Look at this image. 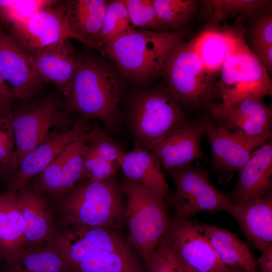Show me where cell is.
I'll return each instance as SVG.
<instances>
[{
	"label": "cell",
	"instance_id": "cell-1",
	"mask_svg": "<svg viewBox=\"0 0 272 272\" xmlns=\"http://www.w3.org/2000/svg\"><path fill=\"white\" fill-rule=\"evenodd\" d=\"M126 80L105 57L80 55L79 64L65 95L69 107L87 119L100 120L110 130L119 121L118 104Z\"/></svg>",
	"mask_w": 272,
	"mask_h": 272
},
{
	"label": "cell",
	"instance_id": "cell-2",
	"mask_svg": "<svg viewBox=\"0 0 272 272\" xmlns=\"http://www.w3.org/2000/svg\"><path fill=\"white\" fill-rule=\"evenodd\" d=\"M181 35L180 31L135 29L108 43L104 51L126 81L141 85L161 74L168 53Z\"/></svg>",
	"mask_w": 272,
	"mask_h": 272
},
{
	"label": "cell",
	"instance_id": "cell-3",
	"mask_svg": "<svg viewBox=\"0 0 272 272\" xmlns=\"http://www.w3.org/2000/svg\"><path fill=\"white\" fill-rule=\"evenodd\" d=\"M123 196L114 175L103 180H82L59 200L60 223L110 229L118 227L124 219Z\"/></svg>",
	"mask_w": 272,
	"mask_h": 272
},
{
	"label": "cell",
	"instance_id": "cell-4",
	"mask_svg": "<svg viewBox=\"0 0 272 272\" xmlns=\"http://www.w3.org/2000/svg\"><path fill=\"white\" fill-rule=\"evenodd\" d=\"M121 186L126 200L124 219L128 228L129 240L149 260L170 221L164 197L145 184L127 179Z\"/></svg>",
	"mask_w": 272,
	"mask_h": 272
},
{
	"label": "cell",
	"instance_id": "cell-5",
	"mask_svg": "<svg viewBox=\"0 0 272 272\" xmlns=\"http://www.w3.org/2000/svg\"><path fill=\"white\" fill-rule=\"evenodd\" d=\"M128 114L136 144L149 151L187 120L180 105L167 89L139 92L130 100Z\"/></svg>",
	"mask_w": 272,
	"mask_h": 272
},
{
	"label": "cell",
	"instance_id": "cell-6",
	"mask_svg": "<svg viewBox=\"0 0 272 272\" xmlns=\"http://www.w3.org/2000/svg\"><path fill=\"white\" fill-rule=\"evenodd\" d=\"M161 74L167 90L179 104L198 105L210 101L216 89L211 73L195 51L191 41L182 39L172 47L164 62Z\"/></svg>",
	"mask_w": 272,
	"mask_h": 272
},
{
	"label": "cell",
	"instance_id": "cell-7",
	"mask_svg": "<svg viewBox=\"0 0 272 272\" xmlns=\"http://www.w3.org/2000/svg\"><path fill=\"white\" fill-rule=\"evenodd\" d=\"M14 109L9 117L15 142L17 168L22 159L38 146L69 127L67 115L59 103L45 97Z\"/></svg>",
	"mask_w": 272,
	"mask_h": 272
},
{
	"label": "cell",
	"instance_id": "cell-8",
	"mask_svg": "<svg viewBox=\"0 0 272 272\" xmlns=\"http://www.w3.org/2000/svg\"><path fill=\"white\" fill-rule=\"evenodd\" d=\"M220 71L216 88L224 103L271 95L268 73L247 45L230 57Z\"/></svg>",
	"mask_w": 272,
	"mask_h": 272
},
{
	"label": "cell",
	"instance_id": "cell-9",
	"mask_svg": "<svg viewBox=\"0 0 272 272\" xmlns=\"http://www.w3.org/2000/svg\"><path fill=\"white\" fill-rule=\"evenodd\" d=\"M168 172L175 186L176 215L180 217L188 219L203 211H226L232 204L228 194L217 189L201 168L189 164Z\"/></svg>",
	"mask_w": 272,
	"mask_h": 272
},
{
	"label": "cell",
	"instance_id": "cell-10",
	"mask_svg": "<svg viewBox=\"0 0 272 272\" xmlns=\"http://www.w3.org/2000/svg\"><path fill=\"white\" fill-rule=\"evenodd\" d=\"M204 105L210 118L228 131L261 145L270 139L271 110L262 98Z\"/></svg>",
	"mask_w": 272,
	"mask_h": 272
},
{
	"label": "cell",
	"instance_id": "cell-11",
	"mask_svg": "<svg viewBox=\"0 0 272 272\" xmlns=\"http://www.w3.org/2000/svg\"><path fill=\"white\" fill-rule=\"evenodd\" d=\"M51 241L71 268L95 257L127 248L110 228L61 223Z\"/></svg>",
	"mask_w": 272,
	"mask_h": 272
},
{
	"label": "cell",
	"instance_id": "cell-12",
	"mask_svg": "<svg viewBox=\"0 0 272 272\" xmlns=\"http://www.w3.org/2000/svg\"><path fill=\"white\" fill-rule=\"evenodd\" d=\"M9 35L26 55H33L52 44L74 39L83 40L70 28L65 2L44 8L26 22L10 27Z\"/></svg>",
	"mask_w": 272,
	"mask_h": 272
},
{
	"label": "cell",
	"instance_id": "cell-13",
	"mask_svg": "<svg viewBox=\"0 0 272 272\" xmlns=\"http://www.w3.org/2000/svg\"><path fill=\"white\" fill-rule=\"evenodd\" d=\"M161 240L182 262L199 272H236L224 263L192 222L176 215Z\"/></svg>",
	"mask_w": 272,
	"mask_h": 272
},
{
	"label": "cell",
	"instance_id": "cell-14",
	"mask_svg": "<svg viewBox=\"0 0 272 272\" xmlns=\"http://www.w3.org/2000/svg\"><path fill=\"white\" fill-rule=\"evenodd\" d=\"M209 118L201 117L179 124L155 145L151 152L168 171L201 158L200 142Z\"/></svg>",
	"mask_w": 272,
	"mask_h": 272
},
{
	"label": "cell",
	"instance_id": "cell-15",
	"mask_svg": "<svg viewBox=\"0 0 272 272\" xmlns=\"http://www.w3.org/2000/svg\"><path fill=\"white\" fill-rule=\"evenodd\" d=\"M89 131L65 147L38 175L36 182L43 192L59 201L72 187L82 180Z\"/></svg>",
	"mask_w": 272,
	"mask_h": 272
},
{
	"label": "cell",
	"instance_id": "cell-16",
	"mask_svg": "<svg viewBox=\"0 0 272 272\" xmlns=\"http://www.w3.org/2000/svg\"><path fill=\"white\" fill-rule=\"evenodd\" d=\"M87 119L84 117L71 128L62 130L26 155L17 167L10 190L18 192L23 188L33 177L40 174L65 147L84 137L91 129Z\"/></svg>",
	"mask_w": 272,
	"mask_h": 272
},
{
	"label": "cell",
	"instance_id": "cell-17",
	"mask_svg": "<svg viewBox=\"0 0 272 272\" xmlns=\"http://www.w3.org/2000/svg\"><path fill=\"white\" fill-rule=\"evenodd\" d=\"M17 192L25 224L23 248L51 240L56 229L53 210L37 182L29 183Z\"/></svg>",
	"mask_w": 272,
	"mask_h": 272
},
{
	"label": "cell",
	"instance_id": "cell-18",
	"mask_svg": "<svg viewBox=\"0 0 272 272\" xmlns=\"http://www.w3.org/2000/svg\"><path fill=\"white\" fill-rule=\"evenodd\" d=\"M25 55L31 67L43 81L53 83L66 94L81 55L69 40L48 45L33 55Z\"/></svg>",
	"mask_w": 272,
	"mask_h": 272
},
{
	"label": "cell",
	"instance_id": "cell-19",
	"mask_svg": "<svg viewBox=\"0 0 272 272\" xmlns=\"http://www.w3.org/2000/svg\"><path fill=\"white\" fill-rule=\"evenodd\" d=\"M0 71L14 90L16 99L31 101L43 81L29 64L25 53L0 27Z\"/></svg>",
	"mask_w": 272,
	"mask_h": 272
},
{
	"label": "cell",
	"instance_id": "cell-20",
	"mask_svg": "<svg viewBox=\"0 0 272 272\" xmlns=\"http://www.w3.org/2000/svg\"><path fill=\"white\" fill-rule=\"evenodd\" d=\"M237 173V182L228 193L232 204H241L265 196L271 188V141L255 150Z\"/></svg>",
	"mask_w": 272,
	"mask_h": 272
},
{
	"label": "cell",
	"instance_id": "cell-21",
	"mask_svg": "<svg viewBox=\"0 0 272 272\" xmlns=\"http://www.w3.org/2000/svg\"><path fill=\"white\" fill-rule=\"evenodd\" d=\"M239 26L208 27L191 40L195 51L211 73L220 71L230 57L247 45L245 31Z\"/></svg>",
	"mask_w": 272,
	"mask_h": 272
},
{
	"label": "cell",
	"instance_id": "cell-22",
	"mask_svg": "<svg viewBox=\"0 0 272 272\" xmlns=\"http://www.w3.org/2000/svg\"><path fill=\"white\" fill-rule=\"evenodd\" d=\"M209 118L205 134L211 145L214 165L220 172L229 174V179L230 174L238 172L261 145L241 138Z\"/></svg>",
	"mask_w": 272,
	"mask_h": 272
},
{
	"label": "cell",
	"instance_id": "cell-23",
	"mask_svg": "<svg viewBox=\"0 0 272 272\" xmlns=\"http://www.w3.org/2000/svg\"><path fill=\"white\" fill-rule=\"evenodd\" d=\"M237 222L244 236L258 249L272 244V197H258L231 204L226 210Z\"/></svg>",
	"mask_w": 272,
	"mask_h": 272
},
{
	"label": "cell",
	"instance_id": "cell-24",
	"mask_svg": "<svg viewBox=\"0 0 272 272\" xmlns=\"http://www.w3.org/2000/svg\"><path fill=\"white\" fill-rule=\"evenodd\" d=\"M222 261L236 272H255L256 261L247 245L235 233L215 225L192 222Z\"/></svg>",
	"mask_w": 272,
	"mask_h": 272
},
{
	"label": "cell",
	"instance_id": "cell-25",
	"mask_svg": "<svg viewBox=\"0 0 272 272\" xmlns=\"http://www.w3.org/2000/svg\"><path fill=\"white\" fill-rule=\"evenodd\" d=\"M66 16L71 30L84 44L101 53L99 38L108 1L72 0L65 1Z\"/></svg>",
	"mask_w": 272,
	"mask_h": 272
},
{
	"label": "cell",
	"instance_id": "cell-26",
	"mask_svg": "<svg viewBox=\"0 0 272 272\" xmlns=\"http://www.w3.org/2000/svg\"><path fill=\"white\" fill-rule=\"evenodd\" d=\"M119 167L126 179L145 184L165 197L168 186L159 159L151 151L136 144L129 152H124Z\"/></svg>",
	"mask_w": 272,
	"mask_h": 272
},
{
	"label": "cell",
	"instance_id": "cell-27",
	"mask_svg": "<svg viewBox=\"0 0 272 272\" xmlns=\"http://www.w3.org/2000/svg\"><path fill=\"white\" fill-rule=\"evenodd\" d=\"M6 272H71L51 240L22 248L6 260Z\"/></svg>",
	"mask_w": 272,
	"mask_h": 272
},
{
	"label": "cell",
	"instance_id": "cell-28",
	"mask_svg": "<svg viewBox=\"0 0 272 272\" xmlns=\"http://www.w3.org/2000/svg\"><path fill=\"white\" fill-rule=\"evenodd\" d=\"M24 221L18 192L9 190L0 194V258L7 260L25 244Z\"/></svg>",
	"mask_w": 272,
	"mask_h": 272
},
{
	"label": "cell",
	"instance_id": "cell-29",
	"mask_svg": "<svg viewBox=\"0 0 272 272\" xmlns=\"http://www.w3.org/2000/svg\"><path fill=\"white\" fill-rule=\"evenodd\" d=\"M135 29L122 0L108 1L99 38L101 54L106 57L108 43Z\"/></svg>",
	"mask_w": 272,
	"mask_h": 272
},
{
	"label": "cell",
	"instance_id": "cell-30",
	"mask_svg": "<svg viewBox=\"0 0 272 272\" xmlns=\"http://www.w3.org/2000/svg\"><path fill=\"white\" fill-rule=\"evenodd\" d=\"M158 16L167 30L178 29L192 16L196 1L193 0H152Z\"/></svg>",
	"mask_w": 272,
	"mask_h": 272
},
{
	"label": "cell",
	"instance_id": "cell-31",
	"mask_svg": "<svg viewBox=\"0 0 272 272\" xmlns=\"http://www.w3.org/2000/svg\"><path fill=\"white\" fill-rule=\"evenodd\" d=\"M57 2L52 0L0 1V20L9 28L22 24L40 10Z\"/></svg>",
	"mask_w": 272,
	"mask_h": 272
},
{
	"label": "cell",
	"instance_id": "cell-32",
	"mask_svg": "<svg viewBox=\"0 0 272 272\" xmlns=\"http://www.w3.org/2000/svg\"><path fill=\"white\" fill-rule=\"evenodd\" d=\"M127 248L101 255L79 264L74 268L80 272H133Z\"/></svg>",
	"mask_w": 272,
	"mask_h": 272
},
{
	"label": "cell",
	"instance_id": "cell-33",
	"mask_svg": "<svg viewBox=\"0 0 272 272\" xmlns=\"http://www.w3.org/2000/svg\"><path fill=\"white\" fill-rule=\"evenodd\" d=\"M136 28L155 32L168 31L160 21L152 0H122Z\"/></svg>",
	"mask_w": 272,
	"mask_h": 272
},
{
	"label": "cell",
	"instance_id": "cell-34",
	"mask_svg": "<svg viewBox=\"0 0 272 272\" xmlns=\"http://www.w3.org/2000/svg\"><path fill=\"white\" fill-rule=\"evenodd\" d=\"M214 13L210 26L217 24L231 15L240 13L247 15L263 11L269 1L258 0H220L212 1Z\"/></svg>",
	"mask_w": 272,
	"mask_h": 272
},
{
	"label": "cell",
	"instance_id": "cell-35",
	"mask_svg": "<svg viewBox=\"0 0 272 272\" xmlns=\"http://www.w3.org/2000/svg\"><path fill=\"white\" fill-rule=\"evenodd\" d=\"M89 148L98 157L105 160L117 162L124 151L98 127L95 126L89 131L87 140Z\"/></svg>",
	"mask_w": 272,
	"mask_h": 272
},
{
	"label": "cell",
	"instance_id": "cell-36",
	"mask_svg": "<svg viewBox=\"0 0 272 272\" xmlns=\"http://www.w3.org/2000/svg\"><path fill=\"white\" fill-rule=\"evenodd\" d=\"M119 164L102 159L88 147V143L83 164V179L103 180L114 175Z\"/></svg>",
	"mask_w": 272,
	"mask_h": 272
},
{
	"label": "cell",
	"instance_id": "cell-37",
	"mask_svg": "<svg viewBox=\"0 0 272 272\" xmlns=\"http://www.w3.org/2000/svg\"><path fill=\"white\" fill-rule=\"evenodd\" d=\"M0 166L5 170L17 168L15 138L9 114L0 116Z\"/></svg>",
	"mask_w": 272,
	"mask_h": 272
},
{
	"label": "cell",
	"instance_id": "cell-38",
	"mask_svg": "<svg viewBox=\"0 0 272 272\" xmlns=\"http://www.w3.org/2000/svg\"><path fill=\"white\" fill-rule=\"evenodd\" d=\"M252 25L251 36L253 47L272 45V17L269 12L262 11Z\"/></svg>",
	"mask_w": 272,
	"mask_h": 272
},
{
	"label": "cell",
	"instance_id": "cell-39",
	"mask_svg": "<svg viewBox=\"0 0 272 272\" xmlns=\"http://www.w3.org/2000/svg\"><path fill=\"white\" fill-rule=\"evenodd\" d=\"M16 100L14 89L5 79L0 71V116L9 114Z\"/></svg>",
	"mask_w": 272,
	"mask_h": 272
},
{
	"label": "cell",
	"instance_id": "cell-40",
	"mask_svg": "<svg viewBox=\"0 0 272 272\" xmlns=\"http://www.w3.org/2000/svg\"><path fill=\"white\" fill-rule=\"evenodd\" d=\"M252 52L258 58L265 69L271 71L272 45H264L253 48Z\"/></svg>",
	"mask_w": 272,
	"mask_h": 272
},
{
	"label": "cell",
	"instance_id": "cell-41",
	"mask_svg": "<svg viewBox=\"0 0 272 272\" xmlns=\"http://www.w3.org/2000/svg\"><path fill=\"white\" fill-rule=\"evenodd\" d=\"M261 251L256 263L259 266L261 272H272V244H270Z\"/></svg>",
	"mask_w": 272,
	"mask_h": 272
},
{
	"label": "cell",
	"instance_id": "cell-42",
	"mask_svg": "<svg viewBox=\"0 0 272 272\" xmlns=\"http://www.w3.org/2000/svg\"><path fill=\"white\" fill-rule=\"evenodd\" d=\"M179 261L180 262L183 272H199L198 271L195 270L188 265L182 262L180 260Z\"/></svg>",
	"mask_w": 272,
	"mask_h": 272
}]
</instances>
